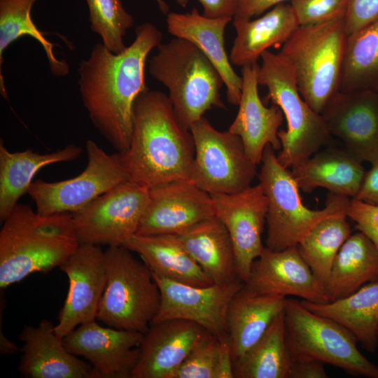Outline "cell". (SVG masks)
<instances>
[{
  "instance_id": "14",
  "label": "cell",
  "mask_w": 378,
  "mask_h": 378,
  "mask_svg": "<svg viewBox=\"0 0 378 378\" xmlns=\"http://www.w3.org/2000/svg\"><path fill=\"white\" fill-rule=\"evenodd\" d=\"M59 268L69 279V290L55 326L63 339L81 324L97 320L106 284L105 251L100 246L80 244Z\"/></svg>"
},
{
  "instance_id": "33",
  "label": "cell",
  "mask_w": 378,
  "mask_h": 378,
  "mask_svg": "<svg viewBox=\"0 0 378 378\" xmlns=\"http://www.w3.org/2000/svg\"><path fill=\"white\" fill-rule=\"evenodd\" d=\"M38 0H0V92L7 98V92L2 75L3 55L5 50L18 38L28 36L41 46L46 53L53 76L68 74L69 66L64 59H58L54 45L46 37V32L39 30L34 23L31 10Z\"/></svg>"
},
{
  "instance_id": "37",
  "label": "cell",
  "mask_w": 378,
  "mask_h": 378,
  "mask_svg": "<svg viewBox=\"0 0 378 378\" xmlns=\"http://www.w3.org/2000/svg\"><path fill=\"white\" fill-rule=\"evenodd\" d=\"M92 32L98 34L110 51L118 54L126 46L124 36L134 20L126 11L121 0H85Z\"/></svg>"
},
{
  "instance_id": "43",
  "label": "cell",
  "mask_w": 378,
  "mask_h": 378,
  "mask_svg": "<svg viewBox=\"0 0 378 378\" xmlns=\"http://www.w3.org/2000/svg\"><path fill=\"white\" fill-rule=\"evenodd\" d=\"M203 7L202 15L209 18H233L236 14L237 0H197Z\"/></svg>"
},
{
  "instance_id": "42",
  "label": "cell",
  "mask_w": 378,
  "mask_h": 378,
  "mask_svg": "<svg viewBox=\"0 0 378 378\" xmlns=\"http://www.w3.org/2000/svg\"><path fill=\"white\" fill-rule=\"evenodd\" d=\"M371 165L370 170L365 172L361 186L354 198L378 205V158Z\"/></svg>"
},
{
  "instance_id": "10",
  "label": "cell",
  "mask_w": 378,
  "mask_h": 378,
  "mask_svg": "<svg viewBox=\"0 0 378 378\" xmlns=\"http://www.w3.org/2000/svg\"><path fill=\"white\" fill-rule=\"evenodd\" d=\"M195 156L189 180L210 195L232 194L251 186L257 175L241 138L215 129L203 116L190 128Z\"/></svg>"
},
{
  "instance_id": "31",
  "label": "cell",
  "mask_w": 378,
  "mask_h": 378,
  "mask_svg": "<svg viewBox=\"0 0 378 378\" xmlns=\"http://www.w3.org/2000/svg\"><path fill=\"white\" fill-rule=\"evenodd\" d=\"M378 280V252L361 232L351 234L339 250L325 286L329 302L349 296Z\"/></svg>"
},
{
  "instance_id": "11",
  "label": "cell",
  "mask_w": 378,
  "mask_h": 378,
  "mask_svg": "<svg viewBox=\"0 0 378 378\" xmlns=\"http://www.w3.org/2000/svg\"><path fill=\"white\" fill-rule=\"evenodd\" d=\"M88 164L78 176L48 182L33 181L28 195L43 215L74 214L118 184L129 180L118 152L108 154L94 141L85 144Z\"/></svg>"
},
{
  "instance_id": "16",
  "label": "cell",
  "mask_w": 378,
  "mask_h": 378,
  "mask_svg": "<svg viewBox=\"0 0 378 378\" xmlns=\"http://www.w3.org/2000/svg\"><path fill=\"white\" fill-rule=\"evenodd\" d=\"M331 136L360 162L378 158V92L339 91L321 113Z\"/></svg>"
},
{
  "instance_id": "8",
  "label": "cell",
  "mask_w": 378,
  "mask_h": 378,
  "mask_svg": "<svg viewBox=\"0 0 378 378\" xmlns=\"http://www.w3.org/2000/svg\"><path fill=\"white\" fill-rule=\"evenodd\" d=\"M105 257L106 284L97 320L108 327L146 333L161 300L151 270L122 246H108Z\"/></svg>"
},
{
  "instance_id": "13",
  "label": "cell",
  "mask_w": 378,
  "mask_h": 378,
  "mask_svg": "<svg viewBox=\"0 0 378 378\" xmlns=\"http://www.w3.org/2000/svg\"><path fill=\"white\" fill-rule=\"evenodd\" d=\"M153 275L160 290L161 300L152 323L184 319L197 323L218 337L227 335V309L243 286L242 281L199 286Z\"/></svg>"
},
{
  "instance_id": "28",
  "label": "cell",
  "mask_w": 378,
  "mask_h": 378,
  "mask_svg": "<svg viewBox=\"0 0 378 378\" xmlns=\"http://www.w3.org/2000/svg\"><path fill=\"white\" fill-rule=\"evenodd\" d=\"M176 235L214 284H227L240 279L230 236L216 216Z\"/></svg>"
},
{
  "instance_id": "34",
  "label": "cell",
  "mask_w": 378,
  "mask_h": 378,
  "mask_svg": "<svg viewBox=\"0 0 378 378\" xmlns=\"http://www.w3.org/2000/svg\"><path fill=\"white\" fill-rule=\"evenodd\" d=\"M378 92V18L347 36L340 91Z\"/></svg>"
},
{
  "instance_id": "45",
  "label": "cell",
  "mask_w": 378,
  "mask_h": 378,
  "mask_svg": "<svg viewBox=\"0 0 378 378\" xmlns=\"http://www.w3.org/2000/svg\"><path fill=\"white\" fill-rule=\"evenodd\" d=\"M20 351V349L13 342L9 340L2 332L0 331V352L1 354H15Z\"/></svg>"
},
{
  "instance_id": "26",
  "label": "cell",
  "mask_w": 378,
  "mask_h": 378,
  "mask_svg": "<svg viewBox=\"0 0 378 378\" xmlns=\"http://www.w3.org/2000/svg\"><path fill=\"white\" fill-rule=\"evenodd\" d=\"M290 172L299 188L304 192L323 188L330 192L354 198L366 172L362 162L345 149L329 148L318 150L292 167Z\"/></svg>"
},
{
  "instance_id": "36",
  "label": "cell",
  "mask_w": 378,
  "mask_h": 378,
  "mask_svg": "<svg viewBox=\"0 0 378 378\" xmlns=\"http://www.w3.org/2000/svg\"><path fill=\"white\" fill-rule=\"evenodd\" d=\"M175 378H233L228 335L207 333L191 350Z\"/></svg>"
},
{
  "instance_id": "5",
  "label": "cell",
  "mask_w": 378,
  "mask_h": 378,
  "mask_svg": "<svg viewBox=\"0 0 378 378\" xmlns=\"http://www.w3.org/2000/svg\"><path fill=\"white\" fill-rule=\"evenodd\" d=\"M346 38L344 18L298 26L279 52L293 69L302 97L320 114L340 91Z\"/></svg>"
},
{
  "instance_id": "4",
  "label": "cell",
  "mask_w": 378,
  "mask_h": 378,
  "mask_svg": "<svg viewBox=\"0 0 378 378\" xmlns=\"http://www.w3.org/2000/svg\"><path fill=\"white\" fill-rule=\"evenodd\" d=\"M153 78L169 90L175 114L186 128L214 107L225 108L224 82L214 66L193 43L174 38L157 47L148 62Z\"/></svg>"
},
{
  "instance_id": "20",
  "label": "cell",
  "mask_w": 378,
  "mask_h": 378,
  "mask_svg": "<svg viewBox=\"0 0 378 378\" xmlns=\"http://www.w3.org/2000/svg\"><path fill=\"white\" fill-rule=\"evenodd\" d=\"M207 333L201 326L184 319L151 323L144 334L132 378H175L191 350Z\"/></svg>"
},
{
  "instance_id": "35",
  "label": "cell",
  "mask_w": 378,
  "mask_h": 378,
  "mask_svg": "<svg viewBox=\"0 0 378 378\" xmlns=\"http://www.w3.org/2000/svg\"><path fill=\"white\" fill-rule=\"evenodd\" d=\"M346 218L338 216L323 220L298 245L301 256L324 286L339 250L351 234Z\"/></svg>"
},
{
  "instance_id": "32",
  "label": "cell",
  "mask_w": 378,
  "mask_h": 378,
  "mask_svg": "<svg viewBox=\"0 0 378 378\" xmlns=\"http://www.w3.org/2000/svg\"><path fill=\"white\" fill-rule=\"evenodd\" d=\"M292 360L283 312L255 344L232 361L233 378H288Z\"/></svg>"
},
{
  "instance_id": "30",
  "label": "cell",
  "mask_w": 378,
  "mask_h": 378,
  "mask_svg": "<svg viewBox=\"0 0 378 378\" xmlns=\"http://www.w3.org/2000/svg\"><path fill=\"white\" fill-rule=\"evenodd\" d=\"M301 303L312 312L342 325L365 349L375 353L378 346V280L335 301L314 303L302 300Z\"/></svg>"
},
{
  "instance_id": "6",
  "label": "cell",
  "mask_w": 378,
  "mask_h": 378,
  "mask_svg": "<svg viewBox=\"0 0 378 378\" xmlns=\"http://www.w3.org/2000/svg\"><path fill=\"white\" fill-rule=\"evenodd\" d=\"M258 177L267 198L265 247L279 251L298 246L321 221L346 216L350 198L330 192L325 208L312 210L303 203L290 170L279 162L274 149L266 146Z\"/></svg>"
},
{
  "instance_id": "23",
  "label": "cell",
  "mask_w": 378,
  "mask_h": 378,
  "mask_svg": "<svg viewBox=\"0 0 378 378\" xmlns=\"http://www.w3.org/2000/svg\"><path fill=\"white\" fill-rule=\"evenodd\" d=\"M233 18H209L196 8L190 12H172L167 15V31L176 38L196 46L220 74L226 88L227 102L238 106L242 88V78L234 70L225 48L224 34Z\"/></svg>"
},
{
  "instance_id": "39",
  "label": "cell",
  "mask_w": 378,
  "mask_h": 378,
  "mask_svg": "<svg viewBox=\"0 0 378 378\" xmlns=\"http://www.w3.org/2000/svg\"><path fill=\"white\" fill-rule=\"evenodd\" d=\"M346 214L355 223L356 229L372 242L378 252V205L351 198Z\"/></svg>"
},
{
  "instance_id": "22",
  "label": "cell",
  "mask_w": 378,
  "mask_h": 378,
  "mask_svg": "<svg viewBox=\"0 0 378 378\" xmlns=\"http://www.w3.org/2000/svg\"><path fill=\"white\" fill-rule=\"evenodd\" d=\"M258 63L242 66V88L237 115L228 130L239 136L245 151L255 164L261 163L264 150L270 144L274 150H280L278 137L284 113L276 104L267 107L258 94Z\"/></svg>"
},
{
  "instance_id": "25",
  "label": "cell",
  "mask_w": 378,
  "mask_h": 378,
  "mask_svg": "<svg viewBox=\"0 0 378 378\" xmlns=\"http://www.w3.org/2000/svg\"><path fill=\"white\" fill-rule=\"evenodd\" d=\"M286 297L260 295L244 284L234 295L227 312V335L232 361L246 354L284 310Z\"/></svg>"
},
{
  "instance_id": "17",
  "label": "cell",
  "mask_w": 378,
  "mask_h": 378,
  "mask_svg": "<svg viewBox=\"0 0 378 378\" xmlns=\"http://www.w3.org/2000/svg\"><path fill=\"white\" fill-rule=\"evenodd\" d=\"M214 216L210 194L189 179L172 181L149 190L136 234H178Z\"/></svg>"
},
{
  "instance_id": "44",
  "label": "cell",
  "mask_w": 378,
  "mask_h": 378,
  "mask_svg": "<svg viewBox=\"0 0 378 378\" xmlns=\"http://www.w3.org/2000/svg\"><path fill=\"white\" fill-rule=\"evenodd\" d=\"M287 1L290 0H237V11L234 16L251 19Z\"/></svg>"
},
{
  "instance_id": "24",
  "label": "cell",
  "mask_w": 378,
  "mask_h": 378,
  "mask_svg": "<svg viewBox=\"0 0 378 378\" xmlns=\"http://www.w3.org/2000/svg\"><path fill=\"white\" fill-rule=\"evenodd\" d=\"M232 21L236 36L229 57L232 64L241 67L257 63L268 48L283 45L299 26L292 6L286 2L258 18L234 16Z\"/></svg>"
},
{
  "instance_id": "18",
  "label": "cell",
  "mask_w": 378,
  "mask_h": 378,
  "mask_svg": "<svg viewBox=\"0 0 378 378\" xmlns=\"http://www.w3.org/2000/svg\"><path fill=\"white\" fill-rule=\"evenodd\" d=\"M143 337L136 331L103 327L94 320L80 325L62 341L69 352L88 360L100 378H132Z\"/></svg>"
},
{
  "instance_id": "29",
  "label": "cell",
  "mask_w": 378,
  "mask_h": 378,
  "mask_svg": "<svg viewBox=\"0 0 378 378\" xmlns=\"http://www.w3.org/2000/svg\"><path fill=\"white\" fill-rule=\"evenodd\" d=\"M83 150L68 144L56 151L41 154L27 149L10 152L0 143V220L1 222L19 203V199L28 193L36 174L47 165L71 162L77 159Z\"/></svg>"
},
{
  "instance_id": "41",
  "label": "cell",
  "mask_w": 378,
  "mask_h": 378,
  "mask_svg": "<svg viewBox=\"0 0 378 378\" xmlns=\"http://www.w3.org/2000/svg\"><path fill=\"white\" fill-rule=\"evenodd\" d=\"M324 365L316 359L293 358L288 378H327Z\"/></svg>"
},
{
  "instance_id": "19",
  "label": "cell",
  "mask_w": 378,
  "mask_h": 378,
  "mask_svg": "<svg viewBox=\"0 0 378 378\" xmlns=\"http://www.w3.org/2000/svg\"><path fill=\"white\" fill-rule=\"evenodd\" d=\"M244 286L260 295H291L314 303L329 302L324 285L314 276L298 246L279 251L265 246L253 261Z\"/></svg>"
},
{
  "instance_id": "1",
  "label": "cell",
  "mask_w": 378,
  "mask_h": 378,
  "mask_svg": "<svg viewBox=\"0 0 378 378\" xmlns=\"http://www.w3.org/2000/svg\"><path fill=\"white\" fill-rule=\"evenodd\" d=\"M162 40L156 26L145 22L135 28L134 41L120 53L96 43L80 60L78 90L89 118L118 153L130 146L135 101L148 90L145 80L148 55Z\"/></svg>"
},
{
  "instance_id": "21",
  "label": "cell",
  "mask_w": 378,
  "mask_h": 378,
  "mask_svg": "<svg viewBox=\"0 0 378 378\" xmlns=\"http://www.w3.org/2000/svg\"><path fill=\"white\" fill-rule=\"evenodd\" d=\"M51 321L36 327L25 325L19 340L23 342L19 371L27 378H100L88 362L69 352Z\"/></svg>"
},
{
  "instance_id": "2",
  "label": "cell",
  "mask_w": 378,
  "mask_h": 378,
  "mask_svg": "<svg viewBox=\"0 0 378 378\" xmlns=\"http://www.w3.org/2000/svg\"><path fill=\"white\" fill-rule=\"evenodd\" d=\"M119 153L129 181L150 190L189 179L195 144L168 95L148 89L135 101L130 144Z\"/></svg>"
},
{
  "instance_id": "9",
  "label": "cell",
  "mask_w": 378,
  "mask_h": 378,
  "mask_svg": "<svg viewBox=\"0 0 378 378\" xmlns=\"http://www.w3.org/2000/svg\"><path fill=\"white\" fill-rule=\"evenodd\" d=\"M284 312L293 358L316 359L354 376L378 378V366L360 353L357 338L342 325L295 299L286 298Z\"/></svg>"
},
{
  "instance_id": "7",
  "label": "cell",
  "mask_w": 378,
  "mask_h": 378,
  "mask_svg": "<svg viewBox=\"0 0 378 378\" xmlns=\"http://www.w3.org/2000/svg\"><path fill=\"white\" fill-rule=\"evenodd\" d=\"M260 58L258 84L267 89L268 99L282 111L287 129L280 130V164L292 168L307 160L330 141L331 134L322 115L302 97L292 66L279 52L265 51Z\"/></svg>"
},
{
  "instance_id": "27",
  "label": "cell",
  "mask_w": 378,
  "mask_h": 378,
  "mask_svg": "<svg viewBox=\"0 0 378 378\" xmlns=\"http://www.w3.org/2000/svg\"><path fill=\"white\" fill-rule=\"evenodd\" d=\"M122 246L139 254L156 275L193 286L214 284L176 234H134Z\"/></svg>"
},
{
  "instance_id": "12",
  "label": "cell",
  "mask_w": 378,
  "mask_h": 378,
  "mask_svg": "<svg viewBox=\"0 0 378 378\" xmlns=\"http://www.w3.org/2000/svg\"><path fill=\"white\" fill-rule=\"evenodd\" d=\"M149 190L126 181L73 214L80 244L120 246L136 234Z\"/></svg>"
},
{
  "instance_id": "3",
  "label": "cell",
  "mask_w": 378,
  "mask_h": 378,
  "mask_svg": "<svg viewBox=\"0 0 378 378\" xmlns=\"http://www.w3.org/2000/svg\"><path fill=\"white\" fill-rule=\"evenodd\" d=\"M0 230V288L59 267L78 248L71 214L43 215L18 203Z\"/></svg>"
},
{
  "instance_id": "15",
  "label": "cell",
  "mask_w": 378,
  "mask_h": 378,
  "mask_svg": "<svg viewBox=\"0 0 378 378\" xmlns=\"http://www.w3.org/2000/svg\"><path fill=\"white\" fill-rule=\"evenodd\" d=\"M215 216L227 228L234 248L239 278L245 283L265 248L262 234L268 201L260 183L232 194L211 195Z\"/></svg>"
},
{
  "instance_id": "38",
  "label": "cell",
  "mask_w": 378,
  "mask_h": 378,
  "mask_svg": "<svg viewBox=\"0 0 378 378\" xmlns=\"http://www.w3.org/2000/svg\"><path fill=\"white\" fill-rule=\"evenodd\" d=\"M299 26L345 18L348 0H290Z\"/></svg>"
},
{
  "instance_id": "46",
  "label": "cell",
  "mask_w": 378,
  "mask_h": 378,
  "mask_svg": "<svg viewBox=\"0 0 378 378\" xmlns=\"http://www.w3.org/2000/svg\"><path fill=\"white\" fill-rule=\"evenodd\" d=\"M160 10L165 15L168 14L169 6L164 0H155ZM189 0H176V3L181 7H186Z\"/></svg>"
},
{
  "instance_id": "40",
  "label": "cell",
  "mask_w": 378,
  "mask_h": 378,
  "mask_svg": "<svg viewBox=\"0 0 378 378\" xmlns=\"http://www.w3.org/2000/svg\"><path fill=\"white\" fill-rule=\"evenodd\" d=\"M378 18V0H348L344 18L347 36Z\"/></svg>"
}]
</instances>
